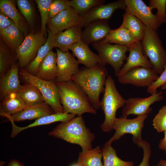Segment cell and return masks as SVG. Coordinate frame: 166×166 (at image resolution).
<instances>
[{
    "label": "cell",
    "mask_w": 166,
    "mask_h": 166,
    "mask_svg": "<svg viewBox=\"0 0 166 166\" xmlns=\"http://www.w3.org/2000/svg\"><path fill=\"white\" fill-rule=\"evenodd\" d=\"M106 65L102 62L93 67H82L71 79L85 93L95 110L101 107L99 97L105 91L108 74Z\"/></svg>",
    "instance_id": "obj_1"
},
{
    "label": "cell",
    "mask_w": 166,
    "mask_h": 166,
    "mask_svg": "<svg viewBox=\"0 0 166 166\" xmlns=\"http://www.w3.org/2000/svg\"><path fill=\"white\" fill-rule=\"evenodd\" d=\"M65 141L80 145L82 151L92 149V143L95 135L86 126L82 116H77L66 122L58 124L48 133Z\"/></svg>",
    "instance_id": "obj_2"
},
{
    "label": "cell",
    "mask_w": 166,
    "mask_h": 166,
    "mask_svg": "<svg viewBox=\"0 0 166 166\" xmlns=\"http://www.w3.org/2000/svg\"><path fill=\"white\" fill-rule=\"evenodd\" d=\"M56 84L64 113L77 116L85 113L96 114L86 94L75 82L71 80Z\"/></svg>",
    "instance_id": "obj_3"
},
{
    "label": "cell",
    "mask_w": 166,
    "mask_h": 166,
    "mask_svg": "<svg viewBox=\"0 0 166 166\" xmlns=\"http://www.w3.org/2000/svg\"><path fill=\"white\" fill-rule=\"evenodd\" d=\"M103 93L100 105L104 114L105 120L100 126L103 132H109L113 129L117 110L124 106L126 100L117 90L115 81L110 75L106 78Z\"/></svg>",
    "instance_id": "obj_4"
},
{
    "label": "cell",
    "mask_w": 166,
    "mask_h": 166,
    "mask_svg": "<svg viewBox=\"0 0 166 166\" xmlns=\"http://www.w3.org/2000/svg\"><path fill=\"white\" fill-rule=\"evenodd\" d=\"M141 42L144 54L153 69L160 75L166 62V50L156 31L144 25V34Z\"/></svg>",
    "instance_id": "obj_5"
},
{
    "label": "cell",
    "mask_w": 166,
    "mask_h": 166,
    "mask_svg": "<svg viewBox=\"0 0 166 166\" xmlns=\"http://www.w3.org/2000/svg\"><path fill=\"white\" fill-rule=\"evenodd\" d=\"M19 71L22 78L26 82L34 85L39 89L45 101L55 113H64L55 81L42 80L30 73L24 68H21Z\"/></svg>",
    "instance_id": "obj_6"
},
{
    "label": "cell",
    "mask_w": 166,
    "mask_h": 166,
    "mask_svg": "<svg viewBox=\"0 0 166 166\" xmlns=\"http://www.w3.org/2000/svg\"><path fill=\"white\" fill-rule=\"evenodd\" d=\"M147 117L148 115H144L132 119L121 117H116L113 127L115 131V133L105 144L111 145L112 142L119 140L125 134H130L132 136L133 142L138 146L143 140L141 132L144 121Z\"/></svg>",
    "instance_id": "obj_7"
},
{
    "label": "cell",
    "mask_w": 166,
    "mask_h": 166,
    "mask_svg": "<svg viewBox=\"0 0 166 166\" xmlns=\"http://www.w3.org/2000/svg\"><path fill=\"white\" fill-rule=\"evenodd\" d=\"M92 45L98 52L102 62L110 65L114 69L115 76L117 77L126 60V54L128 47L117 44L112 45L102 41Z\"/></svg>",
    "instance_id": "obj_8"
},
{
    "label": "cell",
    "mask_w": 166,
    "mask_h": 166,
    "mask_svg": "<svg viewBox=\"0 0 166 166\" xmlns=\"http://www.w3.org/2000/svg\"><path fill=\"white\" fill-rule=\"evenodd\" d=\"M47 39L41 30L33 31L26 36L23 42L16 51L21 68H24L34 59L39 49L45 43Z\"/></svg>",
    "instance_id": "obj_9"
},
{
    "label": "cell",
    "mask_w": 166,
    "mask_h": 166,
    "mask_svg": "<svg viewBox=\"0 0 166 166\" xmlns=\"http://www.w3.org/2000/svg\"><path fill=\"white\" fill-rule=\"evenodd\" d=\"M158 73L153 69L137 67L129 70L118 77L119 82L141 87L151 85L159 77Z\"/></svg>",
    "instance_id": "obj_10"
},
{
    "label": "cell",
    "mask_w": 166,
    "mask_h": 166,
    "mask_svg": "<svg viewBox=\"0 0 166 166\" xmlns=\"http://www.w3.org/2000/svg\"><path fill=\"white\" fill-rule=\"evenodd\" d=\"M162 93L157 92L146 97H130L126 100L122 111L121 117H127L133 114L137 116L148 115L152 110L150 106L162 99Z\"/></svg>",
    "instance_id": "obj_11"
},
{
    "label": "cell",
    "mask_w": 166,
    "mask_h": 166,
    "mask_svg": "<svg viewBox=\"0 0 166 166\" xmlns=\"http://www.w3.org/2000/svg\"><path fill=\"white\" fill-rule=\"evenodd\" d=\"M126 6L124 0H119L106 4L95 6L86 13L81 15L80 26L85 27L90 22L96 20H108L115 11L118 9L125 10Z\"/></svg>",
    "instance_id": "obj_12"
},
{
    "label": "cell",
    "mask_w": 166,
    "mask_h": 166,
    "mask_svg": "<svg viewBox=\"0 0 166 166\" xmlns=\"http://www.w3.org/2000/svg\"><path fill=\"white\" fill-rule=\"evenodd\" d=\"M125 11L135 16L145 26L156 31L162 24L142 0H124Z\"/></svg>",
    "instance_id": "obj_13"
},
{
    "label": "cell",
    "mask_w": 166,
    "mask_h": 166,
    "mask_svg": "<svg viewBox=\"0 0 166 166\" xmlns=\"http://www.w3.org/2000/svg\"><path fill=\"white\" fill-rule=\"evenodd\" d=\"M56 49L57 74L55 81L57 82H61L71 80L72 77L80 70L79 64L69 51L62 52Z\"/></svg>",
    "instance_id": "obj_14"
},
{
    "label": "cell",
    "mask_w": 166,
    "mask_h": 166,
    "mask_svg": "<svg viewBox=\"0 0 166 166\" xmlns=\"http://www.w3.org/2000/svg\"><path fill=\"white\" fill-rule=\"evenodd\" d=\"M81 20V15L70 6L49 19L46 25L48 29L56 35L72 27L80 26Z\"/></svg>",
    "instance_id": "obj_15"
},
{
    "label": "cell",
    "mask_w": 166,
    "mask_h": 166,
    "mask_svg": "<svg viewBox=\"0 0 166 166\" xmlns=\"http://www.w3.org/2000/svg\"><path fill=\"white\" fill-rule=\"evenodd\" d=\"M85 27L82 31L81 40L88 45L103 40L111 30L108 20H105L93 21Z\"/></svg>",
    "instance_id": "obj_16"
},
{
    "label": "cell",
    "mask_w": 166,
    "mask_h": 166,
    "mask_svg": "<svg viewBox=\"0 0 166 166\" xmlns=\"http://www.w3.org/2000/svg\"><path fill=\"white\" fill-rule=\"evenodd\" d=\"M55 113L45 101L27 105L22 111L16 114L6 117L10 121L18 122L26 120L37 119Z\"/></svg>",
    "instance_id": "obj_17"
},
{
    "label": "cell",
    "mask_w": 166,
    "mask_h": 166,
    "mask_svg": "<svg viewBox=\"0 0 166 166\" xmlns=\"http://www.w3.org/2000/svg\"><path fill=\"white\" fill-rule=\"evenodd\" d=\"M129 54L117 77L121 76L133 68L143 67L153 69L149 60L144 54L141 41L128 47Z\"/></svg>",
    "instance_id": "obj_18"
},
{
    "label": "cell",
    "mask_w": 166,
    "mask_h": 166,
    "mask_svg": "<svg viewBox=\"0 0 166 166\" xmlns=\"http://www.w3.org/2000/svg\"><path fill=\"white\" fill-rule=\"evenodd\" d=\"M69 50L72 52L73 55L77 57L79 64L86 67H93L102 62L99 55L91 51L88 45L81 40L71 46Z\"/></svg>",
    "instance_id": "obj_19"
},
{
    "label": "cell",
    "mask_w": 166,
    "mask_h": 166,
    "mask_svg": "<svg viewBox=\"0 0 166 166\" xmlns=\"http://www.w3.org/2000/svg\"><path fill=\"white\" fill-rule=\"evenodd\" d=\"M81 28L74 26L57 33L54 38L55 47L62 52L68 51L71 46L81 40Z\"/></svg>",
    "instance_id": "obj_20"
},
{
    "label": "cell",
    "mask_w": 166,
    "mask_h": 166,
    "mask_svg": "<svg viewBox=\"0 0 166 166\" xmlns=\"http://www.w3.org/2000/svg\"><path fill=\"white\" fill-rule=\"evenodd\" d=\"M73 117V115L70 113H54L36 119L32 123L23 127H20L16 125L14 121L10 120V121L12 127L11 137L14 138L21 131L29 128L46 125L58 121L66 122L71 120Z\"/></svg>",
    "instance_id": "obj_21"
},
{
    "label": "cell",
    "mask_w": 166,
    "mask_h": 166,
    "mask_svg": "<svg viewBox=\"0 0 166 166\" xmlns=\"http://www.w3.org/2000/svg\"><path fill=\"white\" fill-rule=\"evenodd\" d=\"M18 63L13 66L4 75L0 77V99L10 94L17 93L21 86L19 79Z\"/></svg>",
    "instance_id": "obj_22"
},
{
    "label": "cell",
    "mask_w": 166,
    "mask_h": 166,
    "mask_svg": "<svg viewBox=\"0 0 166 166\" xmlns=\"http://www.w3.org/2000/svg\"><path fill=\"white\" fill-rule=\"evenodd\" d=\"M57 53L49 52L41 63L35 75L46 81H55L57 74Z\"/></svg>",
    "instance_id": "obj_23"
},
{
    "label": "cell",
    "mask_w": 166,
    "mask_h": 166,
    "mask_svg": "<svg viewBox=\"0 0 166 166\" xmlns=\"http://www.w3.org/2000/svg\"><path fill=\"white\" fill-rule=\"evenodd\" d=\"M0 10L14 22L26 36L31 33L26 22L16 8L15 1L0 0Z\"/></svg>",
    "instance_id": "obj_24"
},
{
    "label": "cell",
    "mask_w": 166,
    "mask_h": 166,
    "mask_svg": "<svg viewBox=\"0 0 166 166\" xmlns=\"http://www.w3.org/2000/svg\"><path fill=\"white\" fill-rule=\"evenodd\" d=\"M0 105V115L4 117L19 113L27 106L17 93L6 96L1 101Z\"/></svg>",
    "instance_id": "obj_25"
},
{
    "label": "cell",
    "mask_w": 166,
    "mask_h": 166,
    "mask_svg": "<svg viewBox=\"0 0 166 166\" xmlns=\"http://www.w3.org/2000/svg\"><path fill=\"white\" fill-rule=\"evenodd\" d=\"M102 42L115 43L128 47L133 46L140 41H138L127 29L121 26L115 29H111Z\"/></svg>",
    "instance_id": "obj_26"
},
{
    "label": "cell",
    "mask_w": 166,
    "mask_h": 166,
    "mask_svg": "<svg viewBox=\"0 0 166 166\" xmlns=\"http://www.w3.org/2000/svg\"><path fill=\"white\" fill-rule=\"evenodd\" d=\"M0 37L8 47L16 51L23 42L26 36L14 24L0 30Z\"/></svg>",
    "instance_id": "obj_27"
},
{
    "label": "cell",
    "mask_w": 166,
    "mask_h": 166,
    "mask_svg": "<svg viewBox=\"0 0 166 166\" xmlns=\"http://www.w3.org/2000/svg\"><path fill=\"white\" fill-rule=\"evenodd\" d=\"M48 35L45 43L39 49L34 59L24 69L30 73L35 76L38 69L42 61L48 53L52 51L55 47L54 38L55 35L48 29Z\"/></svg>",
    "instance_id": "obj_28"
},
{
    "label": "cell",
    "mask_w": 166,
    "mask_h": 166,
    "mask_svg": "<svg viewBox=\"0 0 166 166\" xmlns=\"http://www.w3.org/2000/svg\"><path fill=\"white\" fill-rule=\"evenodd\" d=\"M16 52L8 47L0 38V77L5 75L18 63Z\"/></svg>",
    "instance_id": "obj_29"
},
{
    "label": "cell",
    "mask_w": 166,
    "mask_h": 166,
    "mask_svg": "<svg viewBox=\"0 0 166 166\" xmlns=\"http://www.w3.org/2000/svg\"><path fill=\"white\" fill-rule=\"evenodd\" d=\"M17 93L26 105L45 101L39 89L31 83L26 82L22 85Z\"/></svg>",
    "instance_id": "obj_30"
},
{
    "label": "cell",
    "mask_w": 166,
    "mask_h": 166,
    "mask_svg": "<svg viewBox=\"0 0 166 166\" xmlns=\"http://www.w3.org/2000/svg\"><path fill=\"white\" fill-rule=\"evenodd\" d=\"M127 29L139 41L143 37L144 25L137 18L125 11L123 14V20L121 26Z\"/></svg>",
    "instance_id": "obj_31"
},
{
    "label": "cell",
    "mask_w": 166,
    "mask_h": 166,
    "mask_svg": "<svg viewBox=\"0 0 166 166\" xmlns=\"http://www.w3.org/2000/svg\"><path fill=\"white\" fill-rule=\"evenodd\" d=\"M102 150L98 146L79 153L77 164L80 166H103Z\"/></svg>",
    "instance_id": "obj_32"
},
{
    "label": "cell",
    "mask_w": 166,
    "mask_h": 166,
    "mask_svg": "<svg viewBox=\"0 0 166 166\" xmlns=\"http://www.w3.org/2000/svg\"><path fill=\"white\" fill-rule=\"evenodd\" d=\"M101 150L103 166H134L133 162L125 161L119 158L111 145L105 144Z\"/></svg>",
    "instance_id": "obj_33"
},
{
    "label": "cell",
    "mask_w": 166,
    "mask_h": 166,
    "mask_svg": "<svg viewBox=\"0 0 166 166\" xmlns=\"http://www.w3.org/2000/svg\"><path fill=\"white\" fill-rule=\"evenodd\" d=\"M16 2L20 12L26 21L31 32L34 31L35 15L32 3L28 0H17Z\"/></svg>",
    "instance_id": "obj_34"
},
{
    "label": "cell",
    "mask_w": 166,
    "mask_h": 166,
    "mask_svg": "<svg viewBox=\"0 0 166 166\" xmlns=\"http://www.w3.org/2000/svg\"><path fill=\"white\" fill-rule=\"evenodd\" d=\"M69 1L70 6L81 15L95 6L104 4L105 2L103 0H72Z\"/></svg>",
    "instance_id": "obj_35"
},
{
    "label": "cell",
    "mask_w": 166,
    "mask_h": 166,
    "mask_svg": "<svg viewBox=\"0 0 166 166\" xmlns=\"http://www.w3.org/2000/svg\"><path fill=\"white\" fill-rule=\"evenodd\" d=\"M38 6L41 18V30L42 34L46 36L47 23L49 19L48 17V11L53 0H35Z\"/></svg>",
    "instance_id": "obj_36"
},
{
    "label": "cell",
    "mask_w": 166,
    "mask_h": 166,
    "mask_svg": "<svg viewBox=\"0 0 166 166\" xmlns=\"http://www.w3.org/2000/svg\"><path fill=\"white\" fill-rule=\"evenodd\" d=\"M148 6L152 10H157L155 15L161 22H166V0H150Z\"/></svg>",
    "instance_id": "obj_37"
},
{
    "label": "cell",
    "mask_w": 166,
    "mask_h": 166,
    "mask_svg": "<svg viewBox=\"0 0 166 166\" xmlns=\"http://www.w3.org/2000/svg\"><path fill=\"white\" fill-rule=\"evenodd\" d=\"M152 125L158 132L166 131V105L159 110L153 120Z\"/></svg>",
    "instance_id": "obj_38"
},
{
    "label": "cell",
    "mask_w": 166,
    "mask_h": 166,
    "mask_svg": "<svg viewBox=\"0 0 166 166\" xmlns=\"http://www.w3.org/2000/svg\"><path fill=\"white\" fill-rule=\"evenodd\" d=\"M69 1L67 0H54L50 5L48 11V17L50 19L61 11L70 7Z\"/></svg>",
    "instance_id": "obj_39"
},
{
    "label": "cell",
    "mask_w": 166,
    "mask_h": 166,
    "mask_svg": "<svg viewBox=\"0 0 166 166\" xmlns=\"http://www.w3.org/2000/svg\"><path fill=\"white\" fill-rule=\"evenodd\" d=\"M166 84V62L164 67V70L158 78L151 85L147 87V93L152 95L157 92V89Z\"/></svg>",
    "instance_id": "obj_40"
},
{
    "label": "cell",
    "mask_w": 166,
    "mask_h": 166,
    "mask_svg": "<svg viewBox=\"0 0 166 166\" xmlns=\"http://www.w3.org/2000/svg\"><path fill=\"white\" fill-rule=\"evenodd\" d=\"M138 146L143 149L144 153L142 160L138 166H150L149 160L151 152L150 144L143 140Z\"/></svg>",
    "instance_id": "obj_41"
},
{
    "label": "cell",
    "mask_w": 166,
    "mask_h": 166,
    "mask_svg": "<svg viewBox=\"0 0 166 166\" xmlns=\"http://www.w3.org/2000/svg\"><path fill=\"white\" fill-rule=\"evenodd\" d=\"M14 24L15 23L11 19L0 10V30Z\"/></svg>",
    "instance_id": "obj_42"
},
{
    "label": "cell",
    "mask_w": 166,
    "mask_h": 166,
    "mask_svg": "<svg viewBox=\"0 0 166 166\" xmlns=\"http://www.w3.org/2000/svg\"><path fill=\"white\" fill-rule=\"evenodd\" d=\"M164 132V136L160 140L159 144V149L163 151L166 154V131Z\"/></svg>",
    "instance_id": "obj_43"
},
{
    "label": "cell",
    "mask_w": 166,
    "mask_h": 166,
    "mask_svg": "<svg viewBox=\"0 0 166 166\" xmlns=\"http://www.w3.org/2000/svg\"><path fill=\"white\" fill-rule=\"evenodd\" d=\"M7 166H24V164L18 160L14 159L10 160Z\"/></svg>",
    "instance_id": "obj_44"
},
{
    "label": "cell",
    "mask_w": 166,
    "mask_h": 166,
    "mask_svg": "<svg viewBox=\"0 0 166 166\" xmlns=\"http://www.w3.org/2000/svg\"><path fill=\"white\" fill-rule=\"evenodd\" d=\"M159 161L165 166H166V160L162 159L160 160Z\"/></svg>",
    "instance_id": "obj_45"
},
{
    "label": "cell",
    "mask_w": 166,
    "mask_h": 166,
    "mask_svg": "<svg viewBox=\"0 0 166 166\" xmlns=\"http://www.w3.org/2000/svg\"><path fill=\"white\" fill-rule=\"evenodd\" d=\"M161 87L162 89L165 90L166 93V84L162 85Z\"/></svg>",
    "instance_id": "obj_46"
},
{
    "label": "cell",
    "mask_w": 166,
    "mask_h": 166,
    "mask_svg": "<svg viewBox=\"0 0 166 166\" xmlns=\"http://www.w3.org/2000/svg\"><path fill=\"white\" fill-rule=\"evenodd\" d=\"M155 166H165L164 165H163L160 162H159V163L157 164Z\"/></svg>",
    "instance_id": "obj_47"
},
{
    "label": "cell",
    "mask_w": 166,
    "mask_h": 166,
    "mask_svg": "<svg viewBox=\"0 0 166 166\" xmlns=\"http://www.w3.org/2000/svg\"><path fill=\"white\" fill-rule=\"evenodd\" d=\"M71 166H79L77 165V164H75L72 165Z\"/></svg>",
    "instance_id": "obj_48"
}]
</instances>
